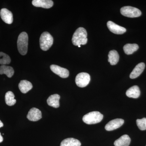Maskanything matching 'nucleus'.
I'll use <instances>...</instances> for the list:
<instances>
[{
  "instance_id": "15",
  "label": "nucleus",
  "mask_w": 146,
  "mask_h": 146,
  "mask_svg": "<svg viewBox=\"0 0 146 146\" xmlns=\"http://www.w3.org/2000/svg\"><path fill=\"white\" fill-rule=\"evenodd\" d=\"M141 91L140 89L138 86H132L128 89L126 93V95L129 98H138L140 96Z\"/></svg>"
},
{
  "instance_id": "16",
  "label": "nucleus",
  "mask_w": 146,
  "mask_h": 146,
  "mask_svg": "<svg viewBox=\"0 0 146 146\" xmlns=\"http://www.w3.org/2000/svg\"><path fill=\"white\" fill-rule=\"evenodd\" d=\"M131 139L128 135H123L114 142L115 146H129L130 145Z\"/></svg>"
},
{
  "instance_id": "10",
  "label": "nucleus",
  "mask_w": 146,
  "mask_h": 146,
  "mask_svg": "<svg viewBox=\"0 0 146 146\" xmlns=\"http://www.w3.org/2000/svg\"><path fill=\"white\" fill-rule=\"evenodd\" d=\"M42 118V112L37 108H33L29 111L27 115V118L29 121H36Z\"/></svg>"
},
{
  "instance_id": "14",
  "label": "nucleus",
  "mask_w": 146,
  "mask_h": 146,
  "mask_svg": "<svg viewBox=\"0 0 146 146\" xmlns=\"http://www.w3.org/2000/svg\"><path fill=\"white\" fill-rule=\"evenodd\" d=\"M60 99V96L57 94H54L50 96L47 100V104L50 106L58 108L59 107V100Z\"/></svg>"
},
{
  "instance_id": "1",
  "label": "nucleus",
  "mask_w": 146,
  "mask_h": 146,
  "mask_svg": "<svg viewBox=\"0 0 146 146\" xmlns=\"http://www.w3.org/2000/svg\"><path fill=\"white\" fill-rule=\"evenodd\" d=\"M87 33L83 27L78 28L75 32L72 38V42L76 46L85 45L87 43Z\"/></svg>"
},
{
  "instance_id": "13",
  "label": "nucleus",
  "mask_w": 146,
  "mask_h": 146,
  "mask_svg": "<svg viewBox=\"0 0 146 146\" xmlns=\"http://www.w3.org/2000/svg\"><path fill=\"white\" fill-rule=\"evenodd\" d=\"M145 63H141L136 65L135 68L131 73L130 76V78L135 79L138 77L143 72L145 68Z\"/></svg>"
},
{
  "instance_id": "11",
  "label": "nucleus",
  "mask_w": 146,
  "mask_h": 146,
  "mask_svg": "<svg viewBox=\"0 0 146 146\" xmlns=\"http://www.w3.org/2000/svg\"><path fill=\"white\" fill-rule=\"evenodd\" d=\"M1 18L5 23L7 24H11L13 22V14L11 11L6 8H3L0 11Z\"/></svg>"
},
{
  "instance_id": "26",
  "label": "nucleus",
  "mask_w": 146,
  "mask_h": 146,
  "mask_svg": "<svg viewBox=\"0 0 146 146\" xmlns=\"http://www.w3.org/2000/svg\"><path fill=\"white\" fill-rule=\"evenodd\" d=\"M3 124L2 122L0 120V128L3 127Z\"/></svg>"
},
{
  "instance_id": "8",
  "label": "nucleus",
  "mask_w": 146,
  "mask_h": 146,
  "mask_svg": "<svg viewBox=\"0 0 146 146\" xmlns=\"http://www.w3.org/2000/svg\"><path fill=\"white\" fill-rule=\"evenodd\" d=\"M124 121L121 119H116L111 120L105 126V128L108 131L115 130L119 128L123 124Z\"/></svg>"
},
{
  "instance_id": "23",
  "label": "nucleus",
  "mask_w": 146,
  "mask_h": 146,
  "mask_svg": "<svg viewBox=\"0 0 146 146\" xmlns=\"http://www.w3.org/2000/svg\"><path fill=\"white\" fill-rule=\"evenodd\" d=\"M11 60L9 56L5 53L0 52V64L2 65H8L11 63Z\"/></svg>"
},
{
  "instance_id": "18",
  "label": "nucleus",
  "mask_w": 146,
  "mask_h": 146,
  "mask_svg": "<svg viewBox=\"0 0 146 146\" xmlns=\"http://www.w3.org/2000/svg\"><path fill=\"white\" fill-rule=\"evenodd\" d=\"M108 61L110 65H114L118 63L119 59V56L117 51L112 50L110 51L108 54Z\"/></svg>"
},
{
  "instance_id": "9",
  "label": "nucleus",
  "mask_w": 146,
  "mask_h": 146,
  "mask_svg": "<svg viewBox=\"0 0 146 146\" xmlns=\"http://www.w3.org/2000/svg\"><path fill=\"white\" fill-rule=\"evenodd\" d=\"M107 26L109 30L115 34H123L126 31V29L124 27L118 25L112 21H108Z\"/></svg>"
},
{
  "instance_id": "6",
  "label": "nucleus",
  "mask_w": 146,
  "mask_h": 146,
  "mask_svg": "<svg viewBox=\"0 0 146 146\" xmlns=\"http://www.w3.org/2000/svg\"><path fill=\"white\" fill-rule=\"evenodd\" d=\"M90 76L88 73H80L76 76V84L79 87L83 88L88 85L90 82Z\"/></svg>"
},
{
  "instance_id": "21",
  "label": "nucleus",
  "mask_w": 146,
  "mask_h": 146,
  "mask_svg": "<svg viewBox=\"0 0 146 146\" xmlns=\"http://www.w3.org/2000/svg\"><path fill=\"white\" fill-rule=\"evenodd\" d=\"M123 48L126 54L129 55L136 51L139 48V46L137 44H127L124 46Z\"/></svg>"
},
{
  "instance_id": "2",
  "label": "nucleus",
  "mask_w": 146,
  "mask_h": 146,
  "mask_svg": "<svg viewBox=\"0 0 146 146\" xmlns=\"http://www.w3.org/2000/svg\"><path fill=\"white\" fill-rule=\"evenodd\" d=\"M28 35L27 33L23 32L19 35L17 41L18 51L21 54H26L28 46Z\"/></svg>"
},
{
  "instance_id": "19",
  "label": "nucleus",
  "mask_w": 146,
  "mask_h": 146,
  "mask_svg": "<svg viewBox=\"0 0 146 146\" xmlns=\"http://www.w3.org/2000/svg\"><path fill=\"white\" fill-rule=\"evenodd\" d=\"M80 141L74 138H68L61 142L60 146H80Z\"/></svg>"
},
{
  "instance_id": "22",
  "label": "nucleus",
  "mask_w": 146,
  "mask_h": 146,
  "mask_svg": "<svg viewBox=\"0 0 146 146\" xmlns=\"http://www.w3.org/2000/svg\"><path fill=\"white\" fill-rule=\"evenodd\" d=\"M13 92L9 91L7 92L5 96V102L7 105L12 106L16 103V100Z\"/></svg>"
},
{
  "instance_id": "27",
  "label": "nucleus",
  "mask_w": 146,
  "mask_h": 146,
  "mask_svg": "<svg viewBox=\"0 0 146 146\" xmlns=\"http://www.w3.org/2000/svg\"><path fill=\"white\" fill-rule=\"evenodd\" d=\"M80 46H78V47H79V48H80Z\"/></svg>"
},
{
  "instance_id": "25",
  "label": "nucleus",
  "mask_w": 146,
  "mask_h": 146,
  "mask_svg": "<svg viewBox=\"0 0 146 146\" xmlns=\"http://www.w3.org/2000/svg\"><path fill=\"white\" fill-rule=\"evenodd\" d=\"M3 138L2 136H1V133H0V143H2L3 141Z\"/></svg>"
},
{
  "instance_id": "17",
  "label": "nucleus",
  "mask_w": 146,
  "mask_h": 146,
  "mask_svg": "<svg viewBox=\"0 0 146 146\" xmlns=\"http://www.w3.org/2000/svg\"><path fill=\"white\" fill-rule=\"evenodd\" d=\"M19 89L22 93L26 94L33 88L31 82L27 80H21L18 85Z\"/></svg>"
},
{
  "instance_id": "24",
  "label": "nucleus",
  "mask_w": 146,
  "mask_h": 146,
  "mask_svg": "<svg viewBox=\"0 0 146 146\" xmlns=\"http://www.w3.org/2000/svg\"><path fill=\"white\" fill-rule=\"evenodd\" d=\"M136 124L139 129L141 130H145L146 129V118H143L142 119H138L136 120Z\"/></svg>"
},
{
  "instance_id": "12",
  "label": "nucleus",
  "mask_w": 146,
  "mask_h": 146,
  "mask_svg": "<svg viewBox=\"0 0 146 146\" xmlns=\"http://www.w3.org/2000/svg\"><path fill=\"white\" fill-rule=\"evenodd\" d=\"M32 3L35 7L46 9L51 8L54 4L53 2L51 0H33Z\"/></svg>"
},
{
  "instance_id": "4",
  "label": "nucleus",
  "mask_w": 146,
  "mask_h": 146,
  "mask_svg": "<svg viewBox=\"0 0 146 146\" xmlns=\"http://www.w3.org/2000/svg\"><path fill=\"white\" fill-rule=\"evenodd\" d=\"M53 43V38L48 32L43 33L39 39V43L41 49L47 51L52 46Z\"/></svg>"
},
{
  "instance_id": "3",
  "label": "nucleus",
  "mask_w": 146,
  "mask_h": 146,
  "mask_svg": "<svg viewBox=\"0 0 146 146\" xmlns=\"http://www.w3.org/2000/svg\"><path fill=\"white\" fill-rule=\"evenodd\" d=\"M103 115L98 111H93L84 115L82 118L84 122L88 125L95 124L100 122Z\"/></svg>"
},
{
  "instance_id": "20",
  "label": "nucleus",
  "mask_w": 146,
  "mask_h": 146,
  "mask_svg": "<svg viewBox=\"0 0 146 146\" xmlns=\"http://www.w3.org/2000/svg\"><path fill=\"white\" fill-rule=\"evenodd\" d=\"M14 71L13 68L6 65L0 66V74H4L8 78H11L14 74Z\"/></svg>"
},
{
  "instance_id": "5",
  "label": "nucleus",
  "mask_w": 146,
  "mask_h": 146,
  "mask_svg": "<svg viewBox=\"0 0 146 146\" xmlns=\"http://www.w3.org/2000/svg\"><path fill=\"white\" fill-rule=\"evenodd\" d=\"M122 15L129 18H136L141 16V11L136 7L131 6H125L121 9Z\"/></svg>"
},
{
  "instance_id": "7",
  "label": "nucleus",
  "mask_w": 146,
  "mask_h": 146,
  "mask_svg": "<svg viewBox=\"0 0 146 146\" xmlns=\"http://www.w3.org/2000/svg\"><path fill=\"white\" fill-rule=\"evenodd\" d=\"M50 68L53 72L62 78H67L69 76V72L67 69L55 65H51Z\"/></svg>"
}]
</instances>
